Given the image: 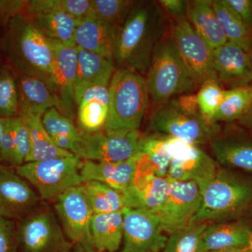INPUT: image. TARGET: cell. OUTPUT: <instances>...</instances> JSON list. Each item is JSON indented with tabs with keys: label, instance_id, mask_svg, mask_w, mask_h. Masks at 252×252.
Returning a JSON list of instances; mask_svg holds the SVG:
<instances>
[{
	"label": "cell",
	"instance_id": "cell-46",
	"mask_svg": "<svg viewBox=\"0 0 252 252\" xmlns=\"http://www.w3.org/2000/svg\"><path fill=\"white\" fill-rule=\"evenodd\" d=\"M72 252H99L94 248L93 245L84 244H74Z\"/></svg>",
	"mask_w": 252,
	"mask_h": 252
},
{
	"label": "cell",
	"instance_id": "cell-36",
	"mask_svg": "<svg viewBox=\"0 0 252 252\" xmlns=\"http://www.w3.org/2000/svg\"><path fill=\"white\" fill-rule=\"evenodd\" d=\"M78 123L81 131L94 133L104 130L109 114V106L97 100L83 101L78 104Z\"/></svg>",
	"mask_w": 252,
	"mask_h": 252
},
{
	"label": "cell",
	"instance_id": "cell-50",
	"mask_svg": "<svg viewBox=\"0 0 252 252\" xmlns=\"http://www.w3.org/2000/svg\"><path fill=\"white\" fill-rule=\"evenodd\" d=\"M1 131H2V119L0 118V140H1Z\"/></svg>",
	"mask_w": 252,
	"mask_h": 252
},
{
	"label": "cell",
	"instance_id": "cell-26",
	"mask_svg": "<svg viewBox=\"0 0 252 252\" xmlns=\"http://www.w3.org/2000/svg\"><path fill=\"white\" fill-rule=\"evenodd\" d=\"M90 230L93 245L97 251L117 252L124 237L123 212L94 214Z\"/></svg>",
	"mask_w": 252,
	"mask_h": 252
},
{
	"label": "cell",
	"instance_id": "cell-51",
	"mask_svg": "<svg viewBox=\"0 0 252 252\" xmlns=\"http://www.w3.org/2000/svg\"><path fill=\"white\" fill-rule=\"evenodd\" d=\"M249 248H250V250H251V251L252 252V234L251 238H250V245H249Z\"/></svg>",
	"mask_w": 252,
	"mask_h": 252
},
{
	"label": "cell",
	"instance_id": "cell-17",
	"mask_svg": "<svg viewBox=\"0 0 252 252\" xmlns=\"http://www.w3.org/2000/svg\"><path fill=\"white\" fill-rule=\"evenodd\" d=\"M40 197L16 170L0 165V212L6 218L22 219L39 203Z\"/></svg>",
	"mask_w": 252,
	"mask_h": 252
},
{
	"label": "cell",
	"instance_id": "cell-15",
	"mask_svg": "<svg viewBox=\"0 0 252 252\" xmlns=\"http://www.w3.org/2000/svg\"><path fill=\"white\" fill-rule=\"evenodd\" d=\"M169 189L170 180L156 175L140 154L133 182L123 193L126 207L143 210L157 217L166 200Z\"/></svg>",
	"mask_w": 252,
	"mask_h": 252
},
{
	"label": "cell",
	"instance_id": "cell-1",
	"mask_svg": "<svg viewBox=\"0 0 252 252\" xmlns=\"http://www.w3.org/2000/svg\"><path fill=\"white\" fill-rule=\"evenodd\" d=\"M167 26L165 11L158 2L137 1L116 35L113 59L119 69L147 75Z\"/></svg>",
	"mask_w": 252,
	"mask_h": 252
},
{
	"label": "cell",
	"instance_id": "cell-25",
	"mask_svg": "<svg viewBox=\"0 0 252 252\" xmlns=\"http://www.w3.org/2000/svg\"><path fill=\"white\" fill-rule=\"evenodd\" d=\"M210 144L215 161L221 167L252 173V141L217 136Z\"/></svg>",
	"mask_w": 252,
	"mask_h": 252
},
{
	"label": "cell",
	"instance_id": "cell-22",
	"mask_svg": "<svg viewBox=\"0 0 252 252\" xmlns=\"http://www.w3.org/2000/svg\"><path fill=\"white\" fill-rule=\"evenodd\" d=\"M77 48V74L74 90L75 103L88 88L98 85L109 86L117 69L114 61L100 55Z\"/></svg>",
	"mask_w": 252,
	"mask_h": 252
},
{
	"label": "cell",
	"instance_id": "cell-28",
	"mask_svg": "<svg viewBox=\"0 0 252 252\" xmlns=\"http://www.w3.org/2000/svg\"><path fill=\"white\" fill-rule=\"evenodd\" d=\"M23 119L27 125L31 137V150L25 163L74 156L71 152L60 149L56 145L44 128L41 118L28 117Z\"/></svg>",
	"mask_w": 252,
	"mask_h": 252
},
{
	"label": "cell",
	"instance_id": "cell-18",
	"mask_svg": "<svg viewBox=\"0 0 252 252\" xmlns=\"http://www.w3.org/2000/svg\"><path fill=\"white\" fill-rule=\"evenodd\" d=\"M214 67L219 81L233 88L252 82V58L249 53L227 42L214 51Z\"/></svg>",
	"mask_w": 252,
	"mask_h": 252
},
{
	"label": "cell",
	"instance_id": "cell-14",
	"mask_svg": "<svg viewBox=\"0 0 252 252\" xmlns=\"http://www.w3.org/2000/svg\"><path fill=\"white\" fill-rule=\"evenodd\" d=\"M124 248L121 252H159L167 236L155 215L137 209L125 208Z\"/></svg>",
	"mask_w": 252,
	"mask_h": 252
},
{
	"label": "cell",
	"instance_id": "cell-4",
	"mask_svg": "<svg viewBox=\"0 0 252 252\" xmlns=\"http://www.w3.org/2000/svg\"><path fill=\"white\" fill-rule=\"evenodd\" d=\"M149 128L197 146L211 142L220 131L219 124L207 122L200 114L195 94L182 95L162 104L151 116Z\"/></svg>",
	"mask_w": 252,
	"mask_h": 252
},
{
	"label": "cell",
	"instance_id": "cell-10",
	"mask_svg": "<svg viewBox=\"0 0 252 252\" xmlns=\"http://www.w3.org/2000/svg\"><path fill=\"white\" fill-rule=\"evenodd\" d=\"M165 142L171 157L167 178L193 182L201 191L215 177L218 164L198 146L167 135H165Z\"/></svg>",
	"mask_w": 252,
	"mask_h": 252
},
{
	"label": "cell",
	"instance_id": "cell-39",
	"mask_svg": "<svg viewBox=\"0 0 252 252\" xmlns=\"http://www.w3.org/2000/svg\"><path fill=\"white\" fill-rule=\"evenodd\" d=\"M43 126L51 137H67L77 140L81 131L74 125L72 119L63 115L57 108H51L41 118Z\"/></svg>",
	"mask_w": 252,
	"mask_h": 252
},
{
	"label": "cell",
	"instance_id": "cell-32",
	"mask_svg": "<svg viewBox=\"0 0 252 252\" xmlns=\"http://www.w3.org/2000/svg\"><path fill=\"white\" fill-rule=\"evenodd\" d=\"M137 152L156 175L167 177L171 157L167 151L165 135L156 133L141 137Z\"/></svg>",
	"mask_w": 252,
	"mask_h": 252
},
{
	"label": "cell",
	"instance_id": "cell-29",
	"mask_svg": "<svg viewBox=\"0 0 252 252\" xmlns=\"http://www.w3.org/2000/svg\"><path fill=\"white\" fill-rule=\"evenodd\" d=\"M212 3L228 42L233 43L250 54L251 36L243 19L225 0H214Z\"/></svg>",
	"mask_w": 252,
	"mask_h": 252
},
{
	"label": "cell",
	"instance_id": "cell-5",
	"mask_svg": "<svg viewBox=\"0 0 252 252\" xmlns=\"http://www.w3.org/2000/svg\"><path fill=\"white\" fill-rule=\"evenodd\" d=\"M109 91V114L104 130L110 132L139 130L150 99L146 78L127 69H117Z\"/></svg>",
	"mask_w": 252,
	"mask_h": 252
},
{
	"label": "cell",
	"instance_id": "cell-45",
	"mask_svg": "<svg viewBox=\"0 0 252 252\" xmlns=\"http://www.w3.org/2000/svg\"><path fill=\"white\" fill-rule=\"evenodd\" d=\"M248 28L252 21V0H225Z\"/></svg>",
	"mask_w": 252,
	"mask_h": 252
},
{
	"label": "cell",
	"instance_id": "cell-48",
	"mask_svg": "<svg viewBox=\"0 0 252 252\" xmlns=\"http://www.w3.org/2000/svg\"><path fill=\"white\" fill-rule=\"evenodd\" d=\"M212 252H252L250 248H236L230 249V250H220V251Z\"/></svg>",
	"mask_w": 252,
	"mask_h": 252
},
{
	"label": "cell",
	"instance_id": "cell-43",
	"mask_svg": "<svg viewBox=\"0 0 252 252\" xmlns=\"http://www.w3.org/2000/svg\"><path fill=\"white\" fill-rule=\"evenodd\" d=\"M97 100L106 105L109 104V86H94L88 88L76 102V106L83 101Z\"/></svg>",
	"mask_w": 252,
	"mask_h": 252
},
{
	"label": "cell",
	"instance_id": "cell-7",
	"mask_svg": "<svg viewBox=\"0 0 252 252\" xmlns=\"http://www.w3.org/2000/svg\"><path fill=\"white\" fill-rule=\"evenodd\" d=\"M83 162L77 156L26 162L16 167L18 175L37 190L42 200L56 199L68 189L82 185Z\"/></svg>",
	"mask_w": 252,
	"mask_h": 252
},
{
	"label": "cell",
	"instance_id": "cell-47",
	"mask_svg": "<svg viewBox=\"0 0 252 252\" xmlns=\"http://www.w3.org/2000/svg\"><path fill=\"white\" fill-rule=\"evenodd\" d=\"M239 121L244 126L252 129V101L248 112Z\"/></svg>",
	"mask_w": 252,
	"mask_h": 252
},
{
	"label": "cell",
	"instance_id": "cell-13",
	"mask_svg": "<svg viewBox=\"0 0 252 252\" xmlns=\"http://www.w3.org/2000/svg\"><path fill=\"white\" fill-rule=\"evenodd\" d=\"M55 200V210L68 240L74 245H93L90 226L94 213L82 186L68 189Z\"/></svg>",
	"mask_w": 252,
	"mask_h": 252
},
{
	"label": "cell",
	"instance_id": "cell-37",
	"mask_svg": "<svg viewBox=\"0 0 252 252\" xmlns=\"http://www.w3.org/2000/svg\"><path fill=\"white\" fill-rule=\"evenodd\" d=\"M18 117L16 77L8 66L0 64V118Z\"/></svg>",
	"mask_w": 252,
	"mask_h": 252
},
{
	"label": "cell",
	"instance_id": "cell-49",
	"mask_svg": "<svg viewBox=\"0 0 252 252\" xmlns=\"http://www.w3.org/2000/svg\"><path fill=\"white\" fill-rule=\"evenodd\" d=\"M249 31H250V36H251V50H250V56H252V21L251 23H250V26H249Z\"/></svg>",
	"mask_w": 252,
	"mask_h": 252
},
{
	"label": "cell",
	"instance_id": "cell-44",
	"mask_svg": "<svg viewBox=\"0 0 252 252\" xmlns=\"http://www.w3.org/2000/svg\"><path fill=\"white\" fill-rule=\"evenodd\" d=\"M165 12L175 20L187 18L188 1L185 0H160L158 1Z\"/></svg>",
	"mask_w": 252,
	"mask_h": 252
},
{
	"label": "cell",
	"instance_id": "cell-42",
	"mask_svg": "<svg viewBox=\"0 0 252 252\" xmlns=\"http://www.w3.org/2000/svg\"><path fill=\"white\" fill-rule=\"evenodd\" d=\"M17 228L9 219L0 217V252H17Z\"/></svg>",
	"mask_w": 252,
	"mask_h": 252
},
{
	"label": "cell",
	"instance_id": "cell-34",
	"mask_svg": "<svg viewBox=\"0 0 252 252\" xmlns=\"http://www.w3.org/2000/svg\"><path fill=\"white\" fill-rule=\"evenodd\" d=\"M207 223H190L167 237L166 244L159 252H208L203 240Z\"/></svg>",
	"mask_w": 252,
	"mask_h": 252
},
{
	"label": "cell",
	"instance_id": "cell-19",
	"mask_svg": "<svg viewBox=\"0 0 252 252\" xmlns=\"http://www.w3.org/2000/svg\"><path fill=\"white\" fill-rule=\"evenodd\" d=\"M140 160V154L125 161L96 162L84 160L81 170L83 183L95 181L124 193L132 185Z\"/></svg>",
	"mask_w": 252,
	"mask_h": 252
},
{
	"label": "cell",
	"instance_id": "cell-2",
	"mask_svg": "<svg viewBox=\"0 0 252 252\" xmlns=\"http://www.w3.org/2000/svg\"><path fill=\"white\" fill-rule=\"evenodd\" d=\"M2 44L6 57L19 74L41 79L55 92L54 50L29 16L18 15L9 21Z\"/></svg>",
	"mask_w": 252,
	"mask_h": 252
},
{
	"label": "cell",
	"instance_id": "cell-33",
	"mask_svg": "<svg viewBox=\"0 0 252 252\" xmlns=\"http://www.w3.org/2000/svg\"><path fill=\"white\" fill-rule=\"evenodd\" d=\"M92 11V0H31L28 1L25 14L32 17L61 11L81 21L89 18Z\"/></svg>",
	"mask_w": 252,
	"mask_h": 252
},
{
	"label": "cell",
	"instance_id": "cell-21",
	"mask_svg": "<svg viewBox=\"0 0 252 252\" xmlns=\"http://www.w3.org/2000/svg\"><path fill=\"white\" fill-rule=\"evenodd\" d=\"M252 225L245 219L208 223L203 240L208 252L236 248H249Z\"/></svg>",
	"mask_w": 252,
	"mask_h": 252
},
{
	"label": "cell",
	"instance_id": "cell-27",
	"mask_svg": "<svg viewBox=\"0 0 252 252\" xmlns=\"http://www.w3.org/2000/svg\"><path fill=\"white\" fill-rule=\"evenodd\" d=\"M36 28L51 40L64 45L76 46L74 36L80 21L61 11L29 16Z\"/></svg>",
	"mask_w": 252,
	"mask_h": 252
},
{
	"label": "cell",
	"instance_id": "cell-52",
	"mask_svg": "<svg viewBox=\"0 0 252 252\" xmlns=\"http://www.w3.org/2000/svg\"><path fill=\"white\" fill-rule=\"evenodd\" d=\"M0 217H2V216H1V212H0Z\"/></svg>",
	"mask_w": 252,
	"mask_h": 252
},
{
	"label": "cell",
	"instance_id": "cell-35",
	"mask_svg": "<svg viewBox=\"0 0 252 252\" xmlns=\"http://www.w3.org/2000/svg\"><path fill=\"white\" fill-rule=\"evenodd\" d=\"M136 2L132 0H92V15L118 31Z\"/></svg>",
	"mask_w": 252,
	"mask_h": 252
},
{
	"label": "cell",
	"instance_id": "cell-8",
	"mask_svg": "<svg viewBox=\"0 0 252 252\" xmlns=\"http://www.w3.org/2000/svg\"><path fill=\"white\" fill-rule=\"evenodd\" d=\"M17 237L21 252H72L74 247L54 212L46 207L35 209L21 219Z\"/></svg>",
	"mask_w": 252,
	"mask_h": 252
},
{
	"label": "cell",
	"instance_id": "cell-9",
	"mask_svg": "<svg viewBox=\"0 0 252 252\" xmlns=\"http://www.w3.org/2000/svg\"><path fill=\"white\" fill-rule=\"evenodd\" d=\"M140 138L139 130L114 132L102 130L94 133L81 131L72 154L83 160L125 161L135 155Z\"/></svg>",
	"mask_w": 252,
	"mask_h": 252
},
{
	"label": "cell",
	"instance_id": "cell-6",
	"mask_svg": "<svg viewBox=\"0 0 252 252\" xmlns=\"http://www.w3.org/2000/svg\"><path fill=\"white\" fill-rule=\"evenodd\" d=\"M146 80L149 97L154 103L160 104L170 100L176 94L191 91L195 86L171 37L162 39L158 44Z\"/></svg>",
	"mask_w": 252,
	"mask_h": 252
},
{
	"label": "cell",
	"instance_id": "cell-30",
	"mask_svg": "<svg viewBox=\"0 0 252 252\" xmlns=\"http://www.w3.org/2000/svg\"><path fill=\"white\" fill-rule=\"evenodd\" d=\"M81 186L94 214L123 212L126 208L124 194L119 190L95 181Z\"/></svg>",
	"mask_w": 252,
	"mask_h": 252
},
{
	"label": "cell",
	"instance_id": "cell-38",
	"mask_svg": "<svg viewBox=\"0 0 252 252\" xmlns=\"http://www.w3.org/2000/svg\"><path fill=\"white\" fill-rule=\"evenodd\" d=\"M220 81L217 79H209L203 83L195 94L199 111L207 122L212 123V119L218 110L223 94Z\"/></svg>",
	"mask_w": 252,
	"mask_h": 252
},
{
	"label": "cell",
	"instance_id": "cell-11",
	"mask_svg": "<svg viewBox=\"0 0 252 252\" xmlns=\"http://www.w3.org/2000/svg\"><path fill=\"white\" fill-rule=\"evenodd\" d=\"M170 37L195 85L218 80L214 67L215 49L197 34L187 18L176 20Z\"/></svg>",
	"mask_w": 252,
	"mask_h": 252
},
{
	"label": "cell",
	"instance_id": "cell-24",
	"mask_svg": "<svg viewBox=\"0 0 252 252\" xmlns=\"http://www.w3.org/2000/svg\"><path fill=\"white\" fill-rule=\"evenodd\" d=\"M187 18L197 34L212 49L228 42L210 0L188 1Z\"/></svg>",
	"mask_w": 252,
	"mask_h": 252
},
{
	"label": "cell",
	"instance_id": "cell-16",
	"mask_svg": "<svg viewBox=\"0 0 252 252\" xmlns=\"http://www.w3.org/2000/svg\"><path fill=\"white\" fill-rule=\"evenodd\" d=\"M54 50V91L59 102V110L72 119L75 116L74 90L77 74V46L64 45L49 39Z\"/></svg>",
	"mask_w": 252,
	"mask_h": 252
},
{
	"label": "cell",
	"instance_id": "cell-3",
	"mask_svg": "<svg viewBox=\"0 0 252 252\" xmlns=\"http://www.w3.org/2000/svg\"><path fill=\"white\" fill-rule=\"evenodd\" d=\"M201 205L190 223H212L243 219L252 210V178L220 167L201 190Z\"/></svg>",
	"mask_w": 252,
	"mask_h": 252
},
{
	"label": "cell",
	"instance_id": "cell-31",
	"mask_svg": "<svg viewBox=\"0 0 252 252\" xmlns=\"http://www.w3.org/2000/svg\"><path fill=\"white\" fill-rule=\"evenodd\" d=\"M252 101V85L224 90L221 102L212 123H230L240 120L248 112Z\"/></svg>",
	"mask_w": 252,
	"mask_h": 252
},
{
	"label": "cell",
	"instance_id": "cell-41",
	"mask_svg": "<svg viewBox=\"0 0 252 252\" xmlns=\"http://www.w3.org/2000/svg\"><path fill=\"white\" fill-rule=\"evenodd\" d=\"M2 119V131L0 140V160L14 166V142L11 118Z\"/></svg>",
	"mask_w": 252,
	"mask_h": 252
},
{
	"label": "cell",
	"instance_id": "cell-23",
	"mask_svg": "<svg viewBox=\"0 0 252 252\" xmlns=\"http://www.w3.org/2000/svg\"><path fill=\"white\" fill-rule=\"evenodd\" d=\"M117 31L94 16L81 21L74 36L76 46L114 61Z\"/></svg>",
	"mask_w": 252,
	"mask_h": 252
},
{
	"label": "cell",
	"instance_id": "cell-20",
	"mask_svg": "<svg viewBox=\"0 0 252 252\" xmlns=\"http://www.w3.org/2000/svg\"><path fill=\"white\" fill-rule=\"evenodd\" d=\"M16 80L18 117L42 118L50 109H59L57 95L44 81L21 74Z\"/></svg>",
	"mask_w": 252,
	"mask_h": 252
},
{
	"label": "cell",
	"instance_id": "cell-12",
	"mask_svg": "<svg viewBox=\"0 0 252 252\" xmlns=\"http://www.w3.org/2000/svg\"><path fill=\"white\" fill-rule=\"evenodd\" d=\"M201 200V191L196 184L170 180L168 195L157 215L163 231L170 235L190 224Z\"/></svg>",
	"mask_w": 252,
	"mask_h": 252
},
{
	"label": "cell",
	"instance_id": "cell-40",
	"mask_svg": "<svg viewBox=\"0 0 252 252\" xmlns=\"http://www.w3.org/2000/svg\"><path fill=\"white\" fill-rule=\"evenodd\" d=\"M14 142V166L23 165L31 150V137L27 125L23 118H11Z\"/></svg>",
	"mask_w": 252,
	"mask_h": 252
}]
</instances>
